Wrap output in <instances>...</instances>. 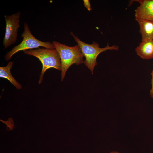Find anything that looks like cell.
<instances>
[{"mask_svg": "<svg viewBox=\"0 0 153 153\" xmlns=\"http://www.w3.org/2000/svg\"><path fill=\"white\" fill-rule=\"evenodd\" d=\"M20 12L11 15H4L6 22L5 32L3 39L5 49L14 44L17 40L20 27Z\"/></svg>", "mask_w": 153, "mask_h": 153, "instance_id": "cell-5", "label": "cell"}, {"mask_svg": "<svg viewBox=\"0 0 153 153\" xmlns=\"http://www.w3.org/2000/svg\"><path fill=\"white\" fill-rule=\"evenodd\" d=\"M54 48L57 51L61 62V81H63L66 73L72 65H79L84 63V57L80 48L77 44L70 47L54 41L52 43Z\"/></svg>", "mask_w": 153, "mask_h": 153, "instance_id": "cell-1", "label": "cell"}, {"mask_svg": "<svg viewBox=\"0 0 153 153\" xmlns=\"http://www.w3.org/2000/svg\"><path fill=\"white\" fill-rule=\"evenodd\" d=\"M135 50L137 55L143 59L153 58V40L142 41Z\"/></svg>", "mask_w": 153, "mask_h": 153, "instance_id": "cell-7", "label": "cell"}, {"mask_svg": "<svg viewBox=\"0 0 153 153\" xmlns=\"http://www.w3.org/2000/svg\"><path fill=\"white\" fill-rule=\"evenodd\" d=\"M0 121L6 125V129L8 130H12L15 128L14 121L12 118H8L7 121L1 120H0Z\"/></svg>", "mask_w": 153, "mask_h": 153, "instance_id": "cell-10", "label": "cell"}, {"mask_svg": "<svg viewBox=\"0 0 153 153\" xmlns=\"http://www.w3.org/2000/svg\"><path fill=\"white\" fill-rule=\"evenodd\" d=\"M24 31L21 35L23 38L22 41L7 53L5 56L6 61L10 60L14 54L21 51L39 48L40 46L50 49H55L52 43L50 42H44L36 39L32 34L27 23H24Z\"/></svg>", "mask_w": 153, "mask_h": 153, "instance_id": "cell-4", "label": "cell"}, {"mask_svg": "<svg viewBox=\"0 0 153 153\" xmlns=\"http://www.w3.org/2000/svg\"><path fill=\"white\" fill-rule=\"evenodd\" d=\"M23 52L26 54L37 57L42 64V69L38 81L39 84L42 82L43 75L48 69L53 68L61 71V59L55 49L38 48L24 50Z\"/></svg>", "mask_w": 153, "mask_h": 153, "instance_id": "cell-2", "label": "cell"}, {"mask_svg": "<svg viewBox=\"0 0 153 153\" xmlns=\"http://www.w3.org/2000/svg\"><path fill=\"white\" fill-rule=\"evenodd\" d=\"M71 34L79 46L83 55L85 57L84 64L90 70L92 74L95 66L97 64V57L100 53L107 50H117L119 49L117 46L114 45L110 46L108 44L103 48H100L99 44L95 42H94L91 44H88L80 40L73 32H71Z\"/></svg>", "mask_w": 153, "mask_h": 153, "instance_id": "cell-3", "label": "cell"}, {"mask_svg": "<svg viewBox=\"0 0 153 153\" xmlns=\"http://www.w3.org/2000/svg\"><path fill=\"white\" fill-rule=\"evenodd\" d=\"M135 20L139 25L142 41L153 40V21L139 19Z\"/></svg>", "mask_w": 153, "mask_h": 153, "instance_id": "cell-8", "label": "cell"}, {"mask_svg": "<svg viewBox=\"0 0 153 153\" xmlns=\"http://www.w3.org/2000/svg\"><path fill=\"white\" fill-rule=\"evenodd\" d=\"M109 153H120L118 151H112L110 152Z\"/></svg>", "mask_w": 153, "mask_h": 153, "instance_id": "cell-13", "label": "cell"}, {"mask_svg": "<svg viewBox=\"0 0 153 153\" xmlns=\"http://www.w3.org/2000/svg\"><path fill=\"white\" fill-rule=\"evenodd\" d=\"M83 1L85 7L89 11H90L91 10L92 8L89 0H83Z\"/></svg>", "mask_w": 153, "mask_h": 153, "instance_id": "cell-11", "label": "cell"}, {"mask_svg": "<svg viewBox=\"0 0 153 153\" xmlns=\"http://www.w3.org/2000/svg\"><path fill=\"white\" fill-rule=\"evenodd\" d=\"M13 65V62L10 61L6 66L0 67V77L7 79L17 89H20L22 88V85L15 80L11 73Z\"/></svg>", "mask_w": 153, "mask_h": 153, "instance_id": "cell-9", "label": "cell"}, {"mask_svg": "<svg viewBox=\"0 0 153 153\" xmlns=\"http://www.w3.org/2000/svg\"><path fill=\"white\" fill-rule=\"evenodd\" d=\"M137 1L140 5L135 10V19L153 21V0Z\"/></svg>", "mask_w": 153, "mask_h": 153, "instance_id": "cell-6", "label": "cell"}, {"mask_svg": "<svg viewBox=\"0 0 153 153\" xmlns=\"http://www.w3.org/2000/svg\"><path fill=\"white\" fill-rule=\"evenodd\" d=\"M152 79L151 80V84L152 87L150 90V95L151 97L153 99V70L151 73Z\"/></svg>", "mask_w": 153, "mask_h": 153, "instance_id": "cell-12", "label": "cell"}]
</instances>
